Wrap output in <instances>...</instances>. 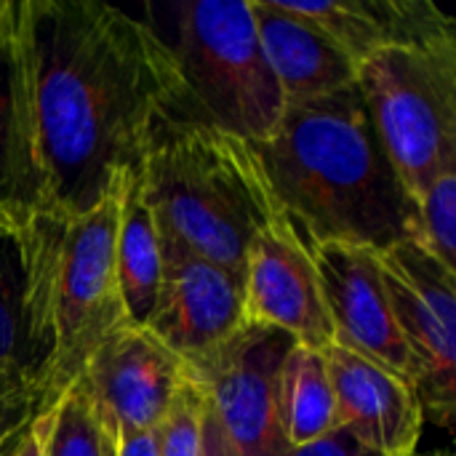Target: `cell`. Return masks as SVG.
I'll return each mask as SVG.
<instances>
[{
  "instance_id": "cell-1",
  "label": "cell",
  "mask_w": 456,
  "mask_h": 456,
  "mask_svg": "<svg viewBox=\"0 0 456 456\" xmlns=\"http://www.w3.org/2000/svg\"><path fill=\"white\" fill-rule=\"evenodd\" d=\"M21 27L48 208L86 214L139 168L160 115L198 112L168 45L123 8L21 0Z\"/></svg>"
},
{
  "instance_id": "cell-2",
  "label": "cell",
  "mask_w": 456,
  "mask_h": 456,
  "mask_svg": "<svg viewBox=\"0 0 456 456\" xmlns=\"http://www.w3.org/2000/svg\"><path fill=\"white\" fill-rule=\"evenodd\" d=\"M278 208L310 243L387 251L419 240V203L403 187L355 86L286 104L251 144Z\"/></svg>"
},
{
  "instance_id": "cell-3",
  "label": "cell",
  "mask_w": 456,
  "mask_h": 456,
  "mask_svg": "<svg viewBox=\"0 0 456 456\" xmlns=\"http://www.w3.org/2000/svg\"><path fill=\"white\" fill-rule=\"evenodd\" d=\"M139 182L166 232L240 278L254 235L281 214L254 147L192 112L155 120Z\"/></svg>"
},
{
  "instance_id": "cell-4",
  "label": "cell",
  "mask_w": 456,
  "mask_h": 456,
  "mask_svg": "<svg viewBox=\"0 0 456 456\" xmlns=\"http://www.w3.org/2000/svg\"><path fill=\"white\" fill-rule=\"evenodd\" d=\"M171 13V35L158 37L200 120L248 144L267 139L286 102L262 51L251 0L176 3Z\"/></svg>"
},
{
  "instance_id": "cell-5",
  "label": "cell",
  "mask_w": 456,
  "mask_h": 456,
  "mask_svg": "<svg viewBox=\"0 0 456 456\" xmlns=\"http://www.w3.org/2000/svg\"><path fill=\"white\" fill-rule=\"evenodd\" d=\"M358 88L403 187L419 203L438 174L456 168V35L377 51L358 64Z\"/></svg>"
},
{
  "instance_id": "cell-6",
  "label": "cell",
  "mask_w": 456,
  "mask_h": 456,
  "mask_svg": "<svg viewBox=\"0 0 456 456\" xmlns=\"http://www.w3.org/2000/svg\"><path fill=\"white\" fill-rule=\"evenodd\" d=\"M120 184L91 211L75 216L61 214L51 291V406L83 377L96 347L128 323L115 267Z\"/></svg>"
},
{
  "instance_id": "cell-7",
  "label": "cell",
  "mask_w": 456,
  "mask_h": 456,
  "mask_svg": "<svg viewBox=\"0 0 456 456\" xmlns=\"http://www.w3.org/2000/svg\"><path fill=\"white\" fill-rule=\"evenodd\" d=\"M61 214L0 216V371L51 409L53 262Z\"/></svg>"
},
{
  "instance_id": "cell-8",
  "label": "cell",
  "mask_w": 456,
  "mask_h": 456,
  "mask_svg": "<svg viewBox=\"0 0 456 456\" xmlns=\"http://www.w3.org/2000/svg\"><path fill=\"white\" fill-rule=\"evenodd\" d=\"M385 291L411 361L425 419L452 433L456 409V273L419 240L379 251Z\"/></svg>"
},
{
  "instance_id": "cell-9",
  "label": "cell",
  "mask_w": 456,
  "mask_h": 456,
  "mask_svg": "<svg viewBox=\"0 0 456 456\" xmlns=\"http://www.w3.org/2000/svg\"><path fill=\"white\" fill-rule=\"evenodd\" d=\"M297 342L278 329L246 323L219 350L184 363L240 456H289L278 417V377Z\"/></svg>"
},
{
  "instance_id": "cell-10",
  "label": "cell",
  "mask_w": 456,
  "mask_h": 456,
  "mask_svg": "<svg viewBox=\"0 0 456 456\" xmlns=\"http://www.w3.org/2000/svg\"><path fill=\"white\" fill-rule=\"evenodd\" d=\"M158 232L163 267L144 329L184 363H198L246 326L243 278L195 254L160 224Z\"/></svg>"
},
{
  "instance_id": "cell-11",
  "label": "cell",
  "mask_w": 456,
  "mask_h": 456,
  "mask_svg": "<svg viewBox=\"0 0 456 456\" xmlns=\"http://www.w3.org/2000/svg\"><path fill=\"white\" fill-rule=\"evenodd\" d=\"M243 310L246 323L278 329L299 347L323 353L334 345L310 240L283 211L254 235L246 251Z\"/></svg>"
},
{
  "instance_id": "cell-12",
  "label": "cell",
  "mask_w": 456,
  "mask_h": 456,
  "mask_svg": "<svg viewBox=\"0 0 456 456\" xmlns=\"http://www.w3.org/2000/svg\"><path fill=\"white\" fill-rule=\"evenodd\" d=\"M184 377L179 355L147 329L126 323L96 347L80 379L110 433H155Z\"/></svg>"
},
{
  "instance_id": "cell-13",
  "label": "cell",
  "mask_w": 456,
  "mask_h": 456,
  "mask_svg": "<svg viewBox=\"0 0 456 456\" xmlns=\"http://www.w3.org/2000/svg\"><path fill=\"white\" fill-rule=\"evenodd\" d=\"M310 248L334 345L387 366L411 385V361L385 291L379 251L350 243H310Z\"/></svg>"
},
{
  "instance_id": "cell-14",
  "label": "cell",
  "mask_w": 456,
  "mask_h": 456,
  "mask_svg": "<svg viewBox=\"0 0 456 456\" xmlns=\"http://www.w3.org/2000/svg\"><path fill=\"white\" fill-rule=\"evenodd\" d=\"M339 430L382 456H417L425 414L414 387L387 366L347 347L323 350Z\"/></svg>"
},
{
  "instance_id": "cell-15",
  "label": "cell",
  "mask_w": 456,
  "mask_h": 456,
  "mask_svg": "<svg viewBox=\"0 0 456 456\" xmlns=\"http://www.w3.org/2000/svg\"><path fill=\"white\" fill-rule=\"evenodd\" d=\"M48 208L37 160L21 0L0 5V216L29 219Z\"/></svg>"
},
{
  "instance_id": "cell-16",
  "label": "cell",
  "mask_w": 456,
  "mask_h": 456,
  "mask_svg": "<svg viewBox=\"0 0 456 456\" xmlns=\"http://www.w3.org/2000/svg\"><path fill=\"white\" fill-rule=\"evenodd\" d=\"M256 35L286 104L313 102L358 83V64L286 0H251Z\"/></svg>"
},
{
  "instance_id": "cell-17",
  "label": "cell",
  "mask_w": 456,
  "mask_h": 456,
  "mask_svg": "<svg viewBox=\"0 0 456 456\" xmlns=\"http://www.w3.org/2000/svg\"><path fill=\"white\" fill-rule=\"evenodd\" d=\"M289 8L331 35L355 64L385 48L425 45L456 35L454 19L428 0H326L289 3Z\"/></svg>"
},
{
  "instance_id": "cell-18",
  "label": "cell",
  "mask_w": 456,
  "mask_h": 456,
  "mask_svg": "<svg viewBox=\"0 0 456 456\" xmlns=\"http://www.w3.org/2000/svg\"><path fill=\"white\" fill-rule=\"evenodd\" d=\"M115 267H118V289H120L126 321L131 326L144 329L155 305L163 254H160L158 222L142 195L139 168L128 171L120 184Z\"/></svg>"
},
{
  "instance_id": "cell-19",
  "label": "cell",
  "mask_w": 456,
  "mask_h": 456,
  "mask_svg": "<svg viewBox=\"0 0 456 456\" xmlns=\"http://www.w3.org/2000/svg\"><path fill=\"white\" fill-rule=\"evenodd\" d=\"M278 417L289 449L310 446L339 430L323 353L299 345L289 350L278 377Z\"/></svg>"
},
{
  "instance_id": "cell-20",
  "label": "cell",
  "mask_w": 456,
  "mask_h": 456,
  "mask_svg": "<svg viewBox=\"0 0 456 456\" xmlns=\"http://www.w3.org/2000/svg\"><path fill=\"white\" fill-rule=\"evenodd\" d=\"M37 428L45 456H107V430L83 379L37 417Z\"/></svg>"
},
{
  "instance_id": "cell-21",
  "label": "cell",
  "mask_w": 456,
  "mask_h": 456,
  "mask_svg": "<svg viewBox=\"0 0 456 456\" xmlns=\"http://www.w3.org/2000/svg\"><path fill=\"white\" fill-rule=\"evenodd\" d=\"M419 243L449 270L456 251V168L438 174L419 198Z\"/></svg>"
},
{
  "instance_id": "cell-22",
  "label": "cell",
  "mask_w": 456,
  "mask_h": 456,
  "mask_svg": "<svg viewBox=\"0 0 456 456\" xmlns=\"http://www.w3.org/2000/svg\"><path fill=\"white\" fill-rule=\"evenodd\" d=\"M203 411H206V395L187 374L166 419L152 433L158 456H200Z\"/></svg>"
},
{
  "instance_id": "cell-23",
  "label": "cell",
  "mask_w": 456,
  "mask_h": 456,
  "mask_svg": "<svg viewBox=\"0 0 456 456\" xmlns=\"http://www.w3.org/2000/svg\"><path fill=\"white\" fill-rule=\"evenodd\" d=\"M43 409L40 403L21 390L13 379H8L0 371V454L5 452V446L19 438L32 422L35 417H40Z\"/></svg>"
},
{
  "instance_id": "cell-24",
  "label": "cell",
  "mask_w": 456,
  "mask_h": 456,
  "mask_svg": "<svg viewBox=\"0 0 456 456\" xmlns=\"http://www.w3.org/2000/svg\"><path fill=\"white\" fill-rule=\"evenodd\" d=\"M289 456H382L371 449H366L363 444H358L350 433L345 430H337L310 446H302V449H291Z\"/></svg>"
},
{
  "instance_id": "cell-25",
  "label": "cell",
  "mask_w": 456,
  "mask_h": 456,
  "mask_svg": "<svg viewBox=\"0 0 456 456\" xmlns=\"http://www.w3.org/2000/svg\"><path fill=\"white\" fill-rule=\"evenodd\" d=\"M200 456H240V452L232 446V441L227 438L224 428L219 425L211 403L206 401V411H203V441H200Z\"/></svg>"
},
{
  "instance_id": "cell-26",
  "label": "cell",
  "mask_w": 456,
  "mask_h": 456,
  "mask_svg": "<svg viewBox=\"0 0 456 456\" xmlns=\"http://www.w3.org/2000/svg\"><path fill=\"white\" fill-rule=\"evenodd\" d=\"M115 456H158L152 433H115Z\"/></svg>"
},
{
  "instance_id": "cell-27",
  "label": "cell",
  "mask_w": 456,
  "mask_h": 456,
  "mask_svg": "<svg viewBox=\"0 0 456 456\" xmlns=\"http://www.w3.org/2000/svg\"><path fill=\"white\" fill-rule=\"evenodd\" d=\"M0 456H45L43 438H40V428H37V417H35V422H32L19 438H13V441L5 446V452Z\"/></svg>"
},
{
  "instance_id": "cell-28",
  "label": "cell",
  "mask_w": 456,
  "mask_h": 456,
  "mask_svg": "<svg viewBox=\"0 0 456 456\" xmlns=\"http://www.w3.org/2000/svg\"><path fill=\"white\" fill-rule=\"evenodd\" d=\"M107 456H115V433H110V430H107Z\"/></svg>"
},
{
  "instance_id": "cell-29",
  "label": "cell",
  "mask_w": 456,
  "mask_h": 456,
  "mask_svg": "<svg viewBox=\"0 0 456 456\" xmlns=\"http://www.w3.org/2000/svg\"><path fill=\"white\" fill-rule=\"evenodd\" d=\"M417 456H419V454H417ZM428 456H452V454H449V452H438V454H428Z\"/></svg>"
},
{
  "instance_id": "cell-30",
  "label": "cell",
  "mask_w": 456,
  "mask_h": 456,
  "mask_svg": "<svg viewBox=\"0 0 456 456\" xmlns=\"http://www.w3.org/2000/svg\"><path fill=\"white\" fill-rule=\"evenodd\" d=\"M0 5H3V0H0Z\"/></svg>"
}]
</instances>
